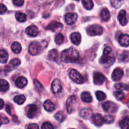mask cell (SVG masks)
I'll list each match as a JSON object with an SVG mask.
<instances>
[{
	"label": "cell",
	"instance_id": "ac0fdd59",
	"mask_svg": "<svg viewBox=\"0 0 129 129\" xmlns=\"http://www.w3.org/2000/svg\"><path fill=\"white\" fill-rule=\"evenodd\" d=\"M71 42L74 44V45H78L81 43V36L79 33L74 32L71 35Z\"/></svg>",
	"mask_w": 129,
	"mask_h": 129
},
{
	"label": "cell",
	"instance_id": "f6af8a7d",
	"mask_svg": "<svg viewBox=\"0 0 129 129\" xmlns=\"http://www.w3.org/2000/svg\"><path fill=\"white\" fill-rule=\"evenodd\" d=\"M27 129H39V125L36 123H31L28 126Z\"/></svg>",
	"mask_w": 129,
	"mask_h": 129
},
{
	"label": "cell",
	"instance_id": "d590c367",
	"mask_svg": "<svg viewBox=\"0 0 129 129\" xmlns=\"http://www.w3.org/2000/svg\"><path fill=\"white\" fill-rule=\"evenodd\" d=\"M64 37L62 34H58L55 37V42L57 45H60L64 42Z\"/></svg>",
	"mask_w": 129,
	"mask_h": 129
},
{
	"label": "cell",
	"instance_id": "ba28073f",
	"mask_svg": "<svg viewBox=\"0 0 129 129\" xmlns=\"http://www.w3.org/2000/svg\"><path fill=\"white\" fill-rule=\"evenodd\" d=\"M38 110V108L35 105H29L26 107L25 112H26V115L28 118H33L36 115L37 112Z\"/></svg>",
	"mask_w": 129,
	"mask_h": 129
},
{
	"label": "cell",
	"instance_id": "f35d334b",
	"mask_svg": "<svg viewBox=\"0 0 129 129\" xmlns=\"http://www.w3.org/2000/svg\"><path fill=\"white\" fill-rule=\"evenodd\" d=\"M120 59L123 62L129 61V52H124L123 53H122Z\"/></svg>",
	"mask_w": 129,
	"mask_h": 129
},
{
	"label": "cell",
	"instance_id": "ffe728a7",
	"mask_svg": "<svg viewBox=\"0 0 129 129\" xmlns=\"http://www.w3.org/2000/svg\"><path fill=\"white\" fill-rule=\"evenodd\" d=\"M119 43L122 46H129V35L127 34H122L119 37Z\"/></svg>",
	"mask_w": 129,
	"mask_h": 129
},
{
	"label": "cell",
	"instance_id": "484cf974",
	"mask_svg": "<svg viewBox=\"0 0 129 129\" xmlns=\"http://www.w3.org/2000/svg\"><path fill=\"white\" fill-rule=\"evenodd\" d=\"M120 127L122 129H129V117H126L119 122Z\"/></svg>",
	"mask_w": 129,
	"mask_h": 129
},
{
	"label": "cell",
	"instance_id": "b9f144b4",
	"mask_svg": "<svg viewBox=\"0 0 129 129\" xmlns=\"http://www.w3.org/2000/svg\"><path fill=\"white\" fill-rule=\"evenodd\" d=\"M7 11V8L3 4L0 3V15H3Z\"/></svg>",
	"mask_w": 129,
	"mask_h": 129
},
{
	"label": "cell",
	"instance_id": "7a4b0ae2",
	"mask_svg": "<svg viewBox=\"0 0 129 129\" xmlns=\"http://www.w3.org/2000/svg\"><path fill=\"white\" fill-rule=\"evenodd\" d=\"M112 52V49L110 47H106L103 51V55L100 59V63L108 66L112 65L115 62V58L113 57L110 56V54Z\"/></svg>",
	"mask_w": 129,
	"mask_h": 129
},
{
	"label": "cell",
	"instance_id": "277c9868",
	"mask_svg": "<svg viewBox=\"0 0 129 129\" xmlns=\"http://www.w3.org/2000/svg\"><path fill=\"white\" fill-rule=\"evenodd\" d=\"M78 100L75 96H71L68 99L66 102V108L69 113H71L76 109L78 105Z\"/></svg>",
	"mask_w": 129,
	"mask_h": 129
},
{
	"label": "cell",
	"instance_id": "e575fe53",
	"mask_svg": "<svg viewBox=\"0 0 129 129\" xmlns=\"http://www.w3.org/2000/svg\"><path fill=\"white\" fill-rule=\"evenodd\" d=\"M115 88L118 90L129 91V85L124 83H118L115 85Z\"/></svg>",
	"mask_w": 129,
	"mask_h": 129
},
{
	"label": "cell",
	"instance_id": "f1b7e54d",
	"mask_svg": "<svg viewBox=\"0 0 129 129\" xmlns=\"http://www.w3.org/2000/svg\"><path fill=\"white\" fill-rule=\"evenodd\" d=\"M49 58L50 60H57L58 57H59V53H58L57 50L55 49H52L49 52Z\"/></svg>",
	"mask_w": 129,
	"mask_h": 129
},
{
	"label": "cell",
	"instance_id": "e0dca14e",
	"mask_svg": "<svg viewBox=\"0 0 129 129\" xmlns=\"http://www.w3.org/2000/svg\"><path fill=\"white\" fill-rule=\"evenodd\" d=\"M126 15H127V13H126V11L125 10H121L118 15V21H119L120 23L123 26L127 23V19Z\"/></svg>",
	"mask_w": 129,
	"mask_h": 129
},
{
	"label": "cell",
	"instance_id": "5b68a950",
	"mask_svg": "<svg viewBox=\"0 0 129 129\" xmlns=\"http://www.w3.org/2000/svg\"><path fill=\"white\" fill-rule=\"evenodd\" d=\"M71 79L78 84H82L84 82V79L83 76L76 69H72L69 73Z\"/></svg>",
	"mask_w": 129,
	"mask_h": 129
},
{
	"label": "cell",
	"instance_id": "f546056e",
	"mask_svg": "<svg viewBox=\"0 0 129 129\" xmlns=\"http://www.w3.org/2000/svg\"><path fill=\"white\" fill-rule=\"evenodd\" d=\"M15 18L19 22H24L26 21V16L25 13L20 12V11H17L15 13Z\"/></svg>",
	"mask_w": 129,
	"mask_h": 129
},
{
	"label": "cell",
	"instance_id": "d4e9b609",
	"mask_svg": "<svg viewBox=\"0 0 129 129\" xmlns=\"http://www.w3.org/2000/svg\"><path fill=\"white\" fill-rule=\"evenodd\" d=\"M81 100L85 103H89V102H91L92 101V96L91 95L90 93L88 91H84L83 93H82L81 96Z\"/></svg>",
	"mask_w": 129,
	"mask_h": 129
},
{
	"label": "cell",
	"instance_id": "74e56055",
	"mask_svg": "<svg viewBox=\"0 0 129 129\" xmlns=\"http://www.w3.org/2000/svg\"><path fill=\"white\" fill-rule=\"evenodd\" d=\"M114 95L115 96L116 99L118 100H122L125 98V94L122 91H120L115 92Z\"/></svg>",
	"mask_w": 129,
	"mask_h": 129
},
{
	"label": "cell",
	"instance_id": "44dd1931",
	"mask_svg": "<svg viewBox=\"0 0 129 129\" xmlns=\"http://www.w3.org/2000/svg\"><path fill=\"white\" fill-rule=\"evenodd\" d=\"M80 116L82 118L88 119L93 116V112L89 108H83L81 110Z\"/></svg>",
	"mask_w": 129,
	"mask_h": 129
},
{
	"label": "cell",
	"instance_id": "7dc6e473",
	"mask_svg": "<svg viewBox=\"0 0 129 129\" xmlns=\"http://www.w3.org/2000/svg\"><path fill=\"white\" fill-rule=\"evenodd\" d=\"M6 110L9 115H11V107L9 105H7L6 106Z\"/></svg>",
	"mask_w": 129,
	"mask_h": 129
},
{
	"label": "cell",
	"instance_id": "816d5d0a",
	"mask_svg": "<svg viewBox=\"0 0 129 129\" xmlns=\"http://www.w3.org/2000/svg\"><path fill=\"white\" fill-rule=\"evenodd\" d=\"M75 1H79V0H75Z\"/></svg>",
	"mask_w": 129,
	"mask_h": 129
},
{
	"label": "cell",
	"instance_id": "ee69618b",
	"mask_svg": "<svg viewBox=\"0 0 129 129\" xmlns=\"http://www.w3.org/2000/svg\"><path fill=\"white\" fill-rule=\"evenodd\" d=\"M34 84H35V86H36L37 88L39 89V90H40V89H43V86L42 85L41 83H40V82L37 80V79H34Z\"/></svg>",
	"mask_w": 129,
	"mask_h": 129
},
{
	"label": "cell",
	"instance_id": "c3c4849f",
	"mask_svg": "<svg viewBox=\"0 0 129 129\" xmlns=\"http://www.w3.org/2000/svg\"><path fill=\"white\" fill-rule=\"evenodd\" d=\"M4 107V102L2 99H0V110L2 109Z\"/></svg>",
	"mask_w": 129,
	"mask_h": 129
},
{
	"label": "cell",
	"instance_id": "7402d4cb",
	"mask_svg": "<svg viewBox=\"0 0 129 129\" xmlns=\"http://www.w3.org/2000/svg\"><path fill=\"white\" fill-rule=\"evenodd\" d=\"M44 108L47 112H52L54 110L55 107L54 103H53L50 100H47L44 103Z\"/></svg>",
	"mask_w": 129,
	"mask_h": 129
},
{
	"label": "cell",
	"instance_id": "60d3db41",
	"mask_svg": "<svg viewBox=\"0 0 129 129\" xmlns=\"http://www.w3.org/2000/svg\"><path fill=\"white\" fill-rule=\"evenodd\" d=\"M42 129H54V127L49 122H45L42 125Z\"/></svg>",
	"mask_w": 129,
	"mask_h": 129
},
{
	"label": "cell",
	"instance_id": "8992f818",
	"mask_svg": "<svg viewBox=\"0 0 129 129\" xmlns=\"http://www.w3.org/2000/svg\"><path fill=\"white\" fill-rule=\"evenodd\" d=\"M102 107H103V110L108 113H115L117 112L118 109L117 105L112 102H105Z\"/></svg>",
	"mask_w": 129,
	"mask_h": 129
},
{
	"label": "cell",
	"instance_id": "9a60e30c",
	"mask_svg": "<svg viewBox=\"0 0 129 129\" xmlns=\"http://www.w3.org/2000/svg\"><path fill=\"white\" fill-rule=\"evenodd\" d=\"M26 33L30 36L35 37L39 34V30L37 26L34 25H31L26 28Z\"/></svg>",
	"mask_w": 129,
	"mask_h": 129
},
{
	"label": "cell",
	"instance_id": "d6986e66",
	"mask_svg": "<svg viewBox=\"0 0 129 129\" xmlns=\"http://www.w3.org/2000/svg\"><path fill=\"white\" fill-rule=\"evenodd\" d=\"M15 84L19 88H23L27 84V79L26 78L20 76L17 78L15 81Z\"/></svg>",
	"mask_w": 129,
	"mask_h": 129
},
{
	"label": "cell",
	"instance_id": "4fadbf2b",
	"mask_svg": "<svg viewBox=\"0 0 129 129\" xmlns=\"http://www.w3.org/2000/svg\"><path fill=\"white\" fill-rule=\"evenodd\" d=\"M21 63V61L19 59H17V58H15V59H12L11 61L10 62V64L7 66L5 67V70L6 71H11L13 69L16 68V67L18 66Z\"/></svg>",
	"mask_w": 129,
	"mask_h": 129
},
{
	"label": "cell",
	"instance_id": "3957f363",
	"mask_svg": "<svg viewBox=\"0 0 129 129\" xmlns=\"http://www.w3.org/2000/svg\"><path fill=\"white\" fill-rule=\"evenodd\" d=\"M86 31L88 35L91 36L100 35L103 33V28L100 25H93L88 27Z\"/></svg>",
	"mask_w": 129,
	"mask_h": 129
},
{
	"label": "cell",
	"instance_id": "bcb514c9",
	"mask_svg": "<svg viewBox=\"0 0 129 129\" xmlns=\"http://www.w3.org/2000/svg\"><path fill=\"white\" fill-rule=\"evenodd\" d=\"M1 120H2V123H5V124H6V123H9V120L7 117H3V116H1Z\"/></svg>",
	"mask_w": 129,
	"mask_h": 129
},
{
	"label": "cell",
	"instance_id": "7c38bea8",
	"mask_svg": "<svg viewBox=\"0 0 129 129\" xmlns=\"http://www.w3.org/2000/svg\"><path fill=\"white\" fill-rule=\"evenodd\" d=\"M123 76V71L121 68H116L112 73V78L115 81H117L122 79Z\"/></svg>",
	"mask_w": 129,
	"mask_h": 129
},
{
	"label": "cell",
	"instance_id": "30bf717a",
	"mask_svg": "<svg viewBox=\"0 0 129 129\" xmlns=\"http://www.w3.org/2000/svg\"><path fill=\"white\" fill-rule=\"evenodd\" d=\"M78 15L75 13H68L65 15V21L68 25H71L76 21Z\"/></svg>",
	"mask_w": 129,
	"mask_h": 129
},
{
	"label": "cell",
	"instance_id": "681fc988",
	"mask_svg": "<svg viewBox=\"0 0 129 129\" xmlns=\"http://www.w3.org/2000/svg\"><path fill=\"white\" fill-rule=\"evenodd\" d=\"M2 120H1V116H0V126H1V125L2 124Z\"/></svg>",
	"mask_w": 129,
	"mask_h": 129
},
{
	"label": "cell",
	"instance_id": "9c48e42d",
	"mask_svg": "<svg viewBox=\"0 0 129 129\" xmlns=\"http://www.w3.org/2000/svg\"><path fill=\"white\" fill-rule=\"evenodd\" d=\"M62 27L63 25L62 23H60L58 22V21H52L47 25V29L55 32V31H58L61 30Z\"/></svg>",
	"mask_w": 129,
	"mask_h": 129
},
{
	"label": "cell",
	"instance_id": "8d00e7d4",
	"mask_svg": "<svg viewBox=\"0 0 129 129\" xmlns=\"http://www.w3.org/2000/svg\"><path fill=\"white\" fill-rule=\"evenodd\" d=\"M96 96L99 101H103L106 98V94L101 91H98L96 92Z\"/></svg>",
	"mask_w": 129,
	"mask_h": 129
},
{
	"label": "cell",
	"instance_id": "8fae6325",
	"mask_svg": "<svg viewBox=\"0 0 129 129\" xmlns=\"http://www.w3.org/2000/svg\"><path fill=\"white\" fill-rule=\"evenodd\" d=\"M52 90L54 94H58L62 91V86L60 81L58 79H54L52 84Z\"/></svg>",
	"mask_w": 129,
	"mask_h": 129
},
{
	"label": "cell",
	"instance_id": "4316f807",
	"mask_svg": "<svg viewBox=\"0 0 129 129\" xmlns=\"http://www.w3.org/2000/svg\"><path fill=\"white\" fill-rule=\"evenodd\" d=\"M9 83L5 79H0V91L5 92L8 90L9 89Z\"/></svg>",
	"mask_w": 129,
	"mask_h": 129
},
{
	"label": "cell",
	"instance_id": "f907efd6",
	"mask_svg": "<svg viewBox=\"0 0 129 129\" xmlns=\"http://www.w3.org/2000/svg\"><path fill=\"white\" fill-rule=\"evenodd\" d=\"M128 108H129V103H128Z\"/></svg>",
	"mask_w": 129,
	"mask_h": 129
},
{
	"label": "cell",
	"instance_id": "5bb4252c",
	"mask_svg": "<svg viewBox=\"0 0 129 129\" xmlns=\"http://www.w3.org/2000/svg\"><path fill=\"white\" fill-rule=\"evenodd\" d=\"M93 79H94V83L96 84H102L105 81L106 77L103 75V74L100 73H94V77H93Z\"/></svg>",
	"mask_w": 129,
	"mask_h": 129
},
{
	"label": "cell",
	"instance_id": "6da1fadb",
	"mask_svg": "<svg viewBox=\"0 0 129 129\" xmlns=\"http://www.w3.org/2000/svg\"><path fill=\"white\" fill-rule=\"evenodd\" d=\"M79 57V54L78 50L74 48L71 47L62 52L60 59L64 62L69 63L76 61Z\"/></svg>",
	"mask_w": 129,
	"mask_h": 129
},
{
	"label": "cell",
	"instance_id": "7bdbcfd3",
	"mask_svg": "<svg viewBox=\"0 0 129 129\" xmlns=\"http://www.w3.org/2000/svg\"><path fill=\"white\" fill-rule=\"evenodd\" d=\"M13 4L17 6H21L24 4V0H13Z\"/></svg>",
	"mask_w": 129,
	"mask_h": 129
},
{
	"label": "cell",
	"instance_id": "836d02e7",
	"mask_svg": "<svg viewBox=\"0 0 129 129\" xmlns=\"http://www.w3.org/2000/svg\"><path fill=\"white\" fill-rule=\"evenodd\" d=\"M110 3L112 6L115 8L118 9L121 7L123 3V0H110Z\"/></svg>",
	"mask_w": 129,
	"mask_h": 129
},
{
	"label": "cell",
	"instance_id": "52a82bcc",
	"mask_svg": "<svg viewBox=\"0 0 129 129\" xmlns=\"http://www.w3.org/2000/svg\"><path fill=\"white\" fill-rule=\"evenodd\" d=\"M40 50V45L37 42H34L30 44L28 47V52L31 55H36L39 53Z\"/></svg>",
	"mask_w": 129,
	"mask_h": 129
},
{
	"label": "cell",
	"instance_id": "2e32d148",
	"mask_svg": "<svg viewBox=\"0 0 129 129\" xmlns=\"http://www.w3.org/2000/svg\"><path fill=\"white\" fill-rule=\"evenodd\" d=\"M92 122L95 125L102 126L104 123V120L101 115L95 114L92 116Z\"/></svg>",
	"mask_w": 129,
	"mask_h": 129
},
{
	"label": "cell",
	"instance_id": "ab89813d",
	"mask_svg": "<svg viewBox=\"0 0 129 129\" xmlns=\"http://www.w3.org/2000/svg\"><path fill=\"white\" fill-rule=\"evenodd\" d=\"M103 120H104V122L106 123H112L114 121V117H112L111 115H106L105 117H103Z\"/></svg>",
	"mask_w": 129,
	"mask_h": 129
},
{
	"label": "cell",
	"instance_id": "cb8c5ba5",
	"mask_svg": "<svg viewBox=\"0 0 129 129\" xmlns=\"http://www.w3.org/2000/svg\"><path fill=\"white\" fill-rule=\"evenodd\" d=\"M8 59V54L4 49L0 50V62L5 64Z\"/></svg>",
	"mask_w": 129,
	"mask_h": 129
},
{
	"label": "cell",
	"instance_id": "1f68e13d",
	"mask_svg": "<svg viewBox=\"0 0 129 129\" xmlns=\"http://www.w3.org/2000/svg\"><path fill=\"white\" fill-rule=\"evenodd\" d=\"M25 100H26V98L25 96L21 94V95L16 96L14 98V102L18 105H22L25 102Z\"/></svg>",
	"mask_w": 129,
	"mask_h": 129
},
{
	"label": "cell",
	"instance_id": "d6a6232c",
	"mask_svg": "<svg viewBox=\"0 0 129 129\" xmlns=\"http://www.w3.org/2000/svg\"><path fill=\"white\" fill-rule=\"evenodd\" d=\"M54 117H55V118L57 120L60 122H62L66 118L65 114L64 113V112H61V111L57 112L55 114V115H54Z\"/></svg>",
	"mask_w": 129,
	"mask_h": 129
},
{
	"label": "cell",
	"instance_id": "603a6c76",
	"mask_svg": "<svg viewBox=\"0 0 129 129\" xmlns=\"http://www.w3.org/2000/svg\"><path fill=\"white\" fill-rule=\"evenodd\" d=\"M101 18H102V21H107L110 18V11L107 8H104L101 11Z\"/></svg>",
	"mask_w": 129,
	"mask_h": 129
},
{
	"label": "cell",
	"instance_id": "4dcf8cb0",
	"mask_svg": "<svg viewBox=\"0 0 129 129\" xmlns=\"http://www.w3.org/2000/svg\"><path fill=\"white\" fill-rule=\"evenodd\" d=\"M82 3L83 6L85 8L86 10H90L93 8V2L92 0H82Z\"/></svg>",
	"mask_w": 129,
	"mask_h": 129
},
{
	"label": "cell",
	"instance_id": "83f0119b",
	"mask_svg": "<svg viewBox=\"0 0 129 129\" xmlns=\"http://www.w3.org/2000/svg\"><path fill=\"white\" fill-rule=\"evenodd\" d=\"M11 50L15 54H19L21 51V46L20 43L17 42H15L11 45Z\"/></svg>",
	"mask_w": 129,
	"mask_h": 129
}]
</instances>
